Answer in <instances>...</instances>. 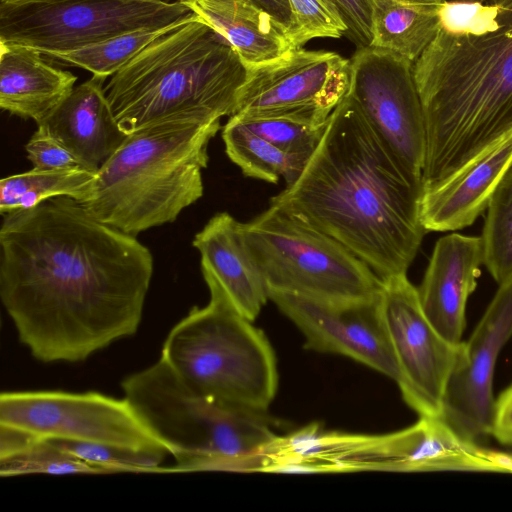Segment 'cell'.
<instances>
[{"mask_svg": "<svg viewBox=\"0 0 512 512\" xmlns=\"http://www.w3.org/2000/svg\"><path fill=\"white\" fill-rule=\"evenodd\" d=\"M151 251L55 197L3 215L0 297L42 362H78L133 335L153 275Z\"/></svg>", "mask_w": 512, "mask_h": 512, "instance_id": "6da1fadb", "label": "cell"}, {"mask_svg": "<svg viewBox=\"0 0 512 512\" xmlns=\"http://www.w3.org/2000/svg\"><path fill=\"white\" fill-rule=\"evenodd\" d=\"M421 195L347 94L300 177L270 204L341 243L384 281L407 273L427 233Z\"/></svg>", "mask_w": 512, "mask_h": 512, "instance_id": "7a4b0ae2", "label": "cell"}, {"mask_svg": "<svg viewBox=\"0 0 512 512\" xmlns=\"http://www.w3.org/2000/svg\"><path fill=\"white\" fill-rule=\"evenodd\" d=\"M413 75L426 130L423 192L512 130V16L479 35L440 28Z\"/></svg>", "mask_w": 512, "mask_h": 512, "instance_id": "3957f363", "label": "cell"}, {"mask_svg": "<svg viewBox=\"0 0 512 512\" xmlns=\"http://www.w3.org/2000/svg\"><path fill=\"white\" fill-rule=\"evenodd\" d=\"M247 75V65L228 40L196 15L113 74L105 92L128 134L174 119L231 116Z\"/></svg>", "mask_w": 512, "mask_h": 512, "instance_id": "277c9868", "label": "cell"}, {"mask_svg": "<svg viewBox=\"0 0 512 512\" xmlns=\"http://www.w3.org/2000/svg\"><path fill=\"white\" fill-rule=\"evenodd\" d=\"M220 120L174 119L127 134L100 166L81 204L99 221L126 234L174 222L204 191L202 171Z\"/></svg>", "mask_w": 512, "mask_h": 512, "instance_id": "5b68a950", "label": "cell"}, {"mask_svg": "<svg viewBox=\"0 0 512 512\" xmlns=\"http://www.w3.org/2000/svg\"><path fill=\"white\" fill-rule=\"evenodd\" d=\"M124 397L164 444L167 472H256L257 455L283 426L267 411L221 403L191 390L160 357L122 382Z\"/></svg>", "mask_w": 512, "mask_h": 512, "instance_id": "8992f818", "label": "cell"}, {"mask_svg": "<svg viewBox=\"0 0 512 512\" xmlns=\"http://www.w3.org/2000/svg\"><path fill=\"white\" fill-rule=\"evenodd\" d=\"M161 358L191 390L221 403L267 411L277 392V361L266 335L215 298L171 329Z\"/></svg>", "mask_w": 512, "mask_h": 512, "instance_id": "52a82bcc", "label": "cell"}, {"mask_svg": "<svg viewBox=\"0 0 512 512\" xmlns=\"http://www.w3.org/2000/svg\"><path fill=\"white\" fill-rule=\"evenodd\" d=\"M267 291L324 301L376 297L382 280L341 243L271 205L241 224Z\"/></svg>", "mask_w": 512, "mask_h": 512, "instance_id": "ba28073f", "label": "cell"}, {"mask_svg": "<svg viewBox=\"0 0 512 512\" xmlns=\"http://www.w3.org/2000/svg\"><path fill=\"white\" fill-rule=\"evenodd\" d=\"M196 15L180 0H17L0 3V43L68 52Z\"/></svg>", "mask_w": 512, "mask_h": 512, "instance_id": "9c48e42d", "label": "cell"}, {"mask_svg": "<svg viewBox=\"0 0 512 512\" xmlns=\"http://www.w3.org/2000/svg\"><path fill=\"white\" fill-rule=\"evenodd\" d=\"M0 424L43 439L165 452L132 404L97 392L13 391L0 395Z\"/></svg>", "mask_w": 512, "mask_h": 512, "instance_id": "30bf717a", "label": "cell"}, {"mask_svg": "<svg viewBox=\"0 0 512 512\" xmlns=\"http://www.w3.org/2000/svg\"><path fill=\"white\" fill-rule=\"evenodd\" d=\"M247 67L233 114L238 117L323 126L350 88V59L332 51L295 48Z\"/></svg>", "mask_w": 512, "mask_h": 512, "instance_id": "8fae6325", "label": "cell"}, {"mask_svg": "<svg viewBox=\"0 0 512 512\" xmlns=\"http://www.w3.org/2000/svg\"><path fill=\"white\" fill-rule=\"evenodd\" d=\"M348 95L406 174L422 186L426 130L413 63L390 50L361 47L350 59Z\"/></svg>", "mask_w": 512, "mask_h": 512, "instance_id": "7c38bea8", "label": "cell"}, {"mask_svg": "<svg viewBox=\"0 0 512 512\" xmlns=\"http://www.w3.org/2000/svg\"><path fill=\"white\" fill-rule=\"evenodd\" d=\"M380 307L398 367L403 400L419 417L441 416L463 341L444 338L426 317L406 274L382 281Z\"/></svg>", "mask_w": 512, "mask_h": 512, "instance_id": "4fadbf2b", "label": "cell"}, {"mask_svg": "<svg viewBox=\"0 0 512 512\" xmlns=\"http://www.w3.org/2000/svg\"><path fill=\"white\" fill-rule=\"evenodd\" d=\"M379 295L324 301L268 291L269 299L304 336L305 349L349 357L396 382L399 372Z\"/></svg>", "mask_w": 512, "mask_h": 512, "instance_id": "5bb4252c", "label": "cell"}, {"mask_svg": "<svg viewBox=\"0 0 512 512\" xmlns=\"http://www.w3.org/2000/svg\"><path fill=\"white\" fill-rule=\"evenodd\" d=\"M512 337V278L499 288L467 341L447 384L441 416L463 439L491 436L498 355Z\"/></svg>", "mask_w": 512, "mask_h": 512, "instance_id": "9a60e30c", "label": "cell"}, {"mask_svg": "<svg viewBox=\"0 0 512 512\" xmlns=\"http://www.w3.org/2000/svg\"><path fill=\"white\" fill-rule=\"evenodd\" d=\"M349 470L494 472L484 448L463 439L442 416H421L413 425L388 434H364Z\"/></svg>", "mask_w": 512, "mask_h": 512, "instance_id": "2e32d148", "label": "cell"}, {"mask_svg": "<svg viewBox=\"0 0 512 512\" xmlns=\"http://www.w3.org/2000/svg\"><path fill=\"white\" fill-rule=\"evenodd\" d=\"M241 224L227 212L216 213L195 234L192 245L200 254L210 297L254 321L269 297Z\"/></svg>", "mask_w": 512, "mask_h": 512, "instance_id": "e0dca14e", "label": "cell"}, {"mask_svg": "<svg viewBox=\"0 0 512 512\" xmlns=\"http://www.w3.org/2000/svg\"><path fill=\"white\" fill-rule=\"evenodd\" d=\"M481 236L453 233L437 240L417 288L421 307L436 330L459 344L466 326V305L483 264Z\"/></svg>", "mask_w": 512, "mask_h": 512, "instance_id": "ac0fdd59", "label": "cell"}, {"mask_svg": "<svg viewBox=\"0 0 512 512\" xmlns=\"http://www.w3.org/2000/svg\"><path fill=\"white\" fill-rule=\"evenodd\" d=\"M512 166V130L467 165L422 192L420 221L427 232L460 230L486 211L501 179Z\"/></svg>", "mask_w": 512, "mask_h": 512, "instance_id": "d6986e66", "label": "cell"}, {"mask_svg": "<svg viewBox=\"0 0 512 512\" xmlns=\"http://www.w3.org/2000/svg\"><path fill=\"white\" fill-rule=\"evenodd\" d=\"M107 77L92 75L37 127L45 129L87 168L98 171L127 137L106 96Z\"/></svg>", "mask_w": 512, "mask_h": 512, "instance_id": "ffe728a7", "label": "cell"}, {"mask_svg": "<svg viewBox=\"0 0 512 512\" xmlns=\"http://www.w3.org/2000/svg\"><path fill=\"white\" fill-rule=\"evenodd\" d=\"M0 107L36 124L74 89L77 77L50 65L38 50L0 43Z\"/></svg>", "mask_w": 512, "mask_h": 512, "instance_id": "44dd1931", "label": "cell"}, {"mask_svg": "<svg viewBox=\"0 0 512 512\" xmlns=\"http://www.w3.org/2000/svg\"><path fill=\"white\" fill-rule=\"evenodd\" d=\"M222 34L247 66L293 49L287 32L248 0H180Z\"/></svg>", "mask_w": 512, "mask_h": 512, "instance_id": "7402d4cb", "label": "cell"}, {"mask_svg": "<svg viewBox=\"0 0 512 512\" xmlns=\"http://www.w3.org/2000/svg\"><path fill=\"white\" fill-rule=\"evenodd\" d=\"M444 0H370V46L395 52L414 62L440 30Z\"/></svg>", "mask_w": 512, "mask_h": 512, "instance_id": "603a6c76", "label": "cell"}, {"mask_svg": "<svg viewBox=\"0 0 512 512\" xmlns=\"http://www.w3.org/2000/svg\"><path fill=\"white\" fill-rule=\"evenodd\" d=\"M97 171L89 169L32 168L0 180V212L2 215L15 210L37 206L44 200L69 197L82 203L92 193Z\"/></svg>", "mask_w": 512, "mask_h": 512, "instance_id": "cb8c5ba5", "label": "cell"}, {"mask_svg": "<svg viewBox=\"0 0 512 512\" xmlns=\"http://www.w3.org/2000/svg\"><path fill=\"white\" fill-rule=\"evenodd\" d=\"M225 151L245 176L278 183L282 177L286 186L302 174L310 157L290 154L257 135L231 117L222 130Z\"/></svg>", "mask_w": 512, "mask_h": 512, "instance_id": "d4e9b609", "label": "cell"}, {"mask_svg": "<svg viewBox=\"0 0 512 512\" xmlns=\"http://www.w3.org/2000/svg\"><path fill=\"white\" fill-rule=\"evenodd\" d=\"M185 22V21H184ZM142 28L80 49L46 54L50 59L88 70L92 75L112 76L151 42L182 24Z\"/></svg>", "mask_w": 512, "mask_h": 512, "instance_id": "484cf974", "label": "cell"}, {"mask_svg": "<svg viewBox=\"0 0 512 512\" xmlns=\"http://www.w3.org/2000/svg\"><path fill=\"white\" fill-rule=\"evenodd\" d=\"M481 238L483 264L492 278L498 284L512 278V166L491 197Z\"/></svg>", "mask_w": 512, "mask_h": 512, "instance_id": "4316f807", "label": "cell"}, {"mask_svg": "<svg viewBox=\"0 0 512 512\" xmlns=\"http://www.w3.org/2000/svg\"><path fill=\"white\" fill-rule=\"evenodd\" d=\"M106 474V470L93 466L60 449L49 439L38 438L23 450L0 458L3 477L25 474Z\"/></svg>", "mask_w": 512, "mask_h": 512, "instance_id": "83f0119b", "label": "cell"}, {"mask_svg": "<svg viewBox=\"0 0 512 512\" xmlns=\"http://www.w3.org/2000/svg\"><path fill=\"white\" fill-rule=\"evenodd\" d=\"M60 449L108 473L167 472L161 468L165 452L136 451L99 443L49 439Z\"/></svg>", "mask_w": 512, "mask_h": 512, "instance_id": "f1b7e54d", "label": "cell"}, {"mask_svg": "<svg viewBox=\"0 0 512 512\" xmlns=\"http://www.w3.org/2000/svg\"><path fill=\"white\" fill-rule=\"evenodd\" d=\"M231 117L281 150L309 157L318 147L328 124L313 126L284 118Z\"/></svg>", "mask_w": 512, "mask_h": 512, "instance_id": "f546056e", "label": "cell"}, {"mask_svg": "<svg viewBox=\"0 0 512 512\" xmlns=\"http://www.w3.org/2000/svg\"><path fill=\"white\" fill-rule=\"evenodd\" d=\"M294 19L291 34L293 49L314 38L346 36L347 26L326 0H288Z\"/></svg>", "mask_w": 512, "mask_h": 512, "instance_id": "4dcf8cb0", "label": "cell"}, {"mask_svg": "<svg viewBox=\"0 0 512 512\" xmlns=\"http://www.w3.org/2000/svg\"><path fill=\"white\" fill-rule=\"evenodd\" d=\"M25 150L27 158L36 169H89L41 127H37L32 134L25 145Z\"/></svg>", "mask_w": 512, "mask_h": 512, "instance_id": "1f68e13d", "label": "cell"}, {"mask_svg": "<svg viewBox=\"0 0 512 512\" xmlns=\"http://www.w3.org/2000/svg\"><path fill=\"white\" fill-rule=\"evenodd\" d=\"M347 26L346 37L357 48L370 46L372 21L370 0H326Z\"/></svg>", "mask_w": 512, "mask_h": 512, "instance_id": "d6a6232c", "label": "cell"}, {"mask_svg": "<svg viewBox=\"0 0 512 512\" xmlns=\"http://www.w3.org/2000/svg\"><path fill=\"white\" fill-rule=\"evenodd\" d=\"M491 436L503 445L512 446V384L495 398Z\"/></svg>", "mask_w": 512, "mask_h": 512, "instance_id": "836d02e7", "label": "cell"}, {"mask_svg": "<svg viewBox=\"0 0 512 512\" xmlns=\"http://www.w3.org/2000/svg\"><path fill=\"white\" fill-rule=\"evenodd\" d=\"M248 1L267 12L287 32L291 41V34L294 28V19L288 0Z\"/></svg>", "mask_w": 512, "mask_h": 512, "instance_id": "e575fe53", "label": "cell"}, {"mask_svg": "<svg viewBox=\"0 0 512 512\" xmlns=\"http://www.w3.org/2000/svg\"><path fill=\"white\" fill-rule=\"evenodd\" d=\"M487 456L496 472L512 473V453L488 449Z\"/></svg>", "mask_w": 512, "mask_h": 512, "instance_id": "d590c367", "label": "cell"}, {"mask_svg": "<svg viewBox=\"0 0 512 512\" xmlns=\"http://www.w3.org/2000/svg\"><path fill=\"white\" fill-rule=\"evenodd\" d=\"M485 4H493V5H508L512 3V0H478Z\"/></svg>", "mask_w": 512, "mask_h": 512, "instance_id": "8d00e7d4", "label": "cell"}, {"mask_svg": "<svg viewBox=\"0 0 512 512\" xmlns=\"http://www.w3.org/2000/svg\"><path fill=\"white\" fill-rule=\"evenodd\" d=\"M13 1H17V0H0V3H4V2H13Z\"/></svg>", "mask_w": 512, "mask_h": 512, "instance_id": "74e56055", "label": "cell"}, {"mask_svg": "<svg viewBox=\"0 0 512 512\" xmlns=\"http://www.w3.org/2000/svg\"><path fill=\"white\" fill-rule=\"evenodd\" d=\"M148 1H152V0H148ZM158 1H169V0H158Z\"/></svg>", "mask_w": 512, "mask_h": 512, "instance_id": "f35d334b", "label": "cell"}]
</instances>
